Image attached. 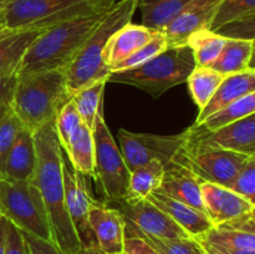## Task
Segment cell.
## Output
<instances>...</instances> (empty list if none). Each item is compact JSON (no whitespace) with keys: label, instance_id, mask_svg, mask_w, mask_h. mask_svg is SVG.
<instances>
[{"label":"cell","instance_id":"cell-1","mask_svg":"<svg viewBox=\"0 0 255 254\" xmlns=\"http://www.w3.org/2000/svg\"><path fill=\"white\" fill-rule=\"evenodd\" d=\"M36 167L31 182L39 188L44 201L54 243L64 254H79L81 246L65 203L62 158L54 120L34 133Z\"/></svg>","mask_w":255,"mask_h":254},{"label":"cell","instance_id":"cell-34","mask_svg":"<svg viewBox=\"0 0 255 254\" xmlns=\"http://www.w3.org/2000/svg\"><path fill=\"white\" fill-rule=\"evenodd\" d=\"M21 128L22 125L12 110L11 102L0 107V178L7 153Z\"/></svg>","mask_w":255,"mask_h":254},{"label":"cell","instance_id":"cell-22","mask_svg":"<svg viewBox=\"0 0 255 254\" xmlns=\"http://www.w3.org/2000/svg\"><path fill=\"white\" fill-rule=\"evenodd\" d=\"M254 40L227 39L221 54L208 67L223 76L254 70Z\"/></svg>","mask_w":255,"mask_h":254},{"label":"cell","instance_id":"cell-48","mask_svg":"<svg viewBox=\"0 0 255 254\" xmlns=\"http://www.w3.org/2000/svg\"><path fill=\"white\" fill-rule=\"evenodd\" d=\"M5 29V20H4V10L0 11V30Z\"/></svg>","mask_w":255,"mask_h":254},{"label":"cell","instance_id":"cell-36","mask_svg":"<svg viewBox=\"0 0 255 254\" xmlns=\"http://www.w3.org/2000/svg\"><path fill=\"white\" fill-rule=\"evenodd\" d=\"M81 119H80L77 110L75 107L74 101L71 99L59 110L56 117L54 120L55 131H56L57 138H59L60 146L64 149L69 142L70 137L74 134L77 127L81 125Z\"/></svg>","mask_w":255,"mask_h":254},{"label":"cell","instance_id":"cell-31","mask_svg":"<svg viewBox=\"0 0 255 254\" xmlns=\"http://www.w3.org/2000/svg\"><path fill=\"white\" fill-rule=\"evenodd\" d=\"M125 236L139 237L159 254H206L201 244L194 238L167 239L147 236L137 231L131 223L126 221H125Z\"/></svg>","mask_w":255,"mask_h":254},{"label":"cell","instance_id":"cell-46","mask_svg":"<svg viewBox=\"0 0 255 254\" xmlns=\"http://www.w3.org/2000/svg\"><path fill=\"white\" fill-rule=\"evenodd\" d=\"M12 32H15V31L6 29V27H5V29H1V30H0V39H4V37L9 36V35L12 34Z\"/></svg>","mask_w":255,"mask_h":254},{"label":"cell","instance_id":"cell-10","mask_svg":"<svg viewBox=\"0 0 255 254\" xmlns=\"http://www.w3.org/2000/svg\"><path fill=\"white\" fill-rule=\"evenodd\" d=\"M117 137L124 161L131 172L153 159L161 162L164 167L172 163L186 146L188 131L186 129L181 133L171 136H159L151 133H136L121 128Z\"/></svg>","mask_w":255,"mask_h":254},{"label":"cell","instance_id":"cell-29","mask_svg":"<svg viewBox=\"0 0 255 254\" xmlns=\"http://www.w3.org/2000/svg\"><path fill=\"white\" fill-rule=\"evenodd\" d=\"M224 76L208 66H196L187 79L189 92L199 111L207 106Z\"/></svg>","mask_w":255,"mask_h":254},{"label":"cell","instance_id":"cell-23","mask_svg":"<svg viewBox=\"0 0 255 254\" xmlns=\"http://www.w3.org/2000/svg\"><path fill=\"white\" fill-rule=\"evenodd\" d=\"M62 151L71 166L80 173L96 179L95 169V143L92 129L81 122Z\"/></svg>","mask_w":255,"mask_h":254},{"label":"cell","instance_id":"cell-20","mask_svg":"<svg viewBox=\"0 0 255 254\" xmlns=\"http://www.w3.org/2000/svg\"><path fill=\"white\" fill-rule=\"evenodd\" d=\"M252 92H255V70H248L239 74L224 76L223 81L216 90L207 106L199 111L194 125H201L207 117L213 115L214 112L224 109Z\"/></svg>","mask_w":255,"mask_h":254},{"label":"cell","instance_id":"cell-2","mask_svg":"<svg viewBox=\"0 0 255 254\" xmlns=\"http://www.w3.org/2000/svg\"><path fill=\"white\" fill-rule=\"evenodd\" d=\"M110 9L72 17L45 29L22 56L17 75L46 70L65 71Z\"/></svg>","mask_w":255,"mask_h":254},{"label":"cell","instance_id":"cell-9","mask_svg":"<svg viewBox=\"0 0 255 254\" xmlns=\"http://www.w3.org/2000/svg\"><path fill=\"white\" fill-rule=\"evenodd\" d=\"M249 157L252 156L193 144L187 138L186 146L174 161L191 169L201 182L229 187Z\"/></svg>","mask_w":255,"mask_h":254},{"label":"cell","instance_id":"cell-14","mask_svg":"<svg viewBox=\"0 0 255 254\" xmlns=\"http://www.w3.org/2000/svg\"><path fill=\"white\" fill-rule=\"evenodd\" d=\"M221 0H192L186 5L162 32L168 47L187 45V40L194 32L209 29Z\"/></svg>","mask_w":255,"mask_h":254},{"label":"cell","instance_id":"cell-33","mask_svg":"<svg viewBox=\"0 0 255 254\" xmlns=\"http://www.w3.org/2000/svg\"><path fill=\"white\" fill-rule=\"evenodd\" d=\"M251 16H255V0H221L209 30L216 32L229 22Z\"/></svg>","mask_w":255,"mask_h":254},{"label":"cell","instance_id":"cell-4","mask_svg":"<svg viewBox=\"0 0 255 254\" xmlns=\"http://www.w3.org/2000/svg\"><path fill=\"white\" fill-rule=\"evenodd\" d=\"M137 5L138 1L136 0H120L115 2L82 45L71 64L65 70L70 97L92 82L109 77L110 71L104 62L105 47L115 31L131 22Z\"/></svg>","mask_w":255,"mask_h":254},{"label":"cell","instance_id":"cell-43","mask_svg":"<svg viewBox=\"0 0 255 254\" xmlns=\"http://www.w3.org/2000/svg\"><path fill=\"white\" fill-rule=\"evenodd\" d=\"M203 243V242H199ZM206 244L207 247L214 251L218 254H255V252H248V251H241V249H234V248H227V247H219V246H211V244Z\"/></svg>","mask_w":255,"mask_h":254},{"label":"cell","instance_id":"cell-32","mask_svg":"<svg viewBox=\"0 0 255 254\" xmlns=\"http://www.w3.org/2000/svg\"><path fill=\"white\" fill-rule=\"evenodd\" d=\"M194 239L211 244V246L255 252V234L248 233V232L233 231V229L222 228V227H212L208 232Z\"/></svg>","mask_w":255,"mask_h":254},{"label":"cell","instance_id":"cell-37","mask_svg":"<svg viewBox=\"0 0 255 254\" xmlns=\"http://www.w3.org/2000/svg\"><path fill=\"white\" fill-rule=\"evenodd\" d=\"M228 188L255 204V156L247 159Z\"/></svg>","mask_w":255,"mask_h":254},{"label":"cell","instance_id":"cell-11","mask_svg":"<svg viewBox=\"0 0 255 254\" xmlns=\"http://www.w3.org/2000/svg\"><path fill=\"white\" fill-rule=\"evenodd\" d=\"M62 176H64L65 203L79 238L80 246L82 248V247L97 244L89 223L90 204L94 201V196L90 188V177L77 172L71 166L65 153L62 158Z\"/></svg>","mask_w":255,"mask_h":254},{"label":"cell","instance_id":"cell-7","mask_svg":"<svg viewBox=\"0 0 255 254\" xmlns=\"http://www.w3.org/2000/svg\"><path fill=\"white\" fill-rule=\"evenodd\" d=\"M0 214L21 232L54 242L44 201L31 181L0 178Z\"/></svg>","mask_w":255,"mask_h":254},{"label":"cell","instance_id":"cell-45","mask_svg":"<svg viewBox=\"0 0 255 254\" xmlns=\"http://www.w3.org/2000/svg\"><path fill=\"white\" fill-rule=\"evenodd\" d=\"M79 254H107L100 248L97 244H94V246H90V247H82L80 249V253Z\"/></svg>","mask_w":255,"mask_h":254},{"label":"cell","instance_id":"cell-27","mask_svg":"<svg viewBox=\"0 0 255 254\" xmlns=\"http://www.w3.org/2000/svg\"><path fill=\"white\" fill-rule=\"evenodd\" d=\"M106 84L107 79L97 80L89 86L79 90L76 94L71 96L80 119L91 129L94 128L97 115L104 111L102 110V97H104Z\"/></svg>","mask_w":255,"mask_h":254},{"label":"cell","instance_id":"cell-16","mask_svg":"<svg viewBox=\"0 0 255 254\" xmlns=\"http://www.w3.org/2000/svg\"><path fill=\"white\" fill-rule=\"evenodd\" d=\"M89 223L97 246L107 254H124L125 218L110 204L94 198L89 209Z\"/></svg>","mask_w":255,"mask_h":254},{"label":"cell","instance_id":"cell-28","mask_svg":"<svg viewBox=\"0 0 255 254\" xmlns=\"http://www.w3.org/2000/svg\"><path fill=\"white\" fill-rule=\"evenodd\" d=\"M226 41L227 37L209 29H203L192 34L187 40V45L193 52L196 66L204 67L216 61Z\"/></svg>","mask_w":255,"mask_h":254},{"label":"cell","instance_id":"cell-8","mask_svg":"<svg viewBox=\"0 0 255 254\" xmlns=\"http://www.w3.org/2000/svg\"><path fill=\"white\" fill-rule=\"evenodd\" d=\"M92 136L95 143L96 182L104 196V203L115 206L126 198L129 171L107 127L104 119V111L97 115L92 128Z\"/></svg>","mask_w":255,"mask_h":254},{"label":"cell","instance_id":"cell-17","mask_svg":"<svg viewBox=\"0 0 255 254\" xmlns=\"http://www.w3.org/2000/svg\"><path fill=\"white\" fill-rule=\"evenodd\" d=\"M201 184V179L191 169L173 161L164 167V174L162 177L161 184L154 191L204 212Z\"/></svg>","mask_w":255,"mask_h":254},{"label":"cell","instance_id":"cell-12","mask_svg":"<svg viewBox=\"0 0 255 254\" xmlns=\"http://www.w3.org/2000/svg\"><path fill=\"white\" fill-rule=\"evenodd\" d=\"M188 142L212 148L255 156V114L216 131L193 125L188 129Z\"/></svg>","mask_w":255,"mask_h":254},{"label":"cell","instance_id":"cell-15","mask_svg":"<svg viewBox=\"0 0 255 254\" xmlns=\"http://www.w3.org/2000/svg\"><path fill=\"white\" fill-rule=\"evenodd\" d=\"M202 201L204 212L213 227L236 219L244 214L253 213L255 204L228 187L211 182H202Z\"/></svg>","mask_w":255,"mask_h":254},{"label":"cell","instance_id":"cell-44","mask_svg":"<svg viewBox=\"0 0 255 254\" xmlns=\"http://www.w3.org/2000/svg\"><path fill=\"white\" fill-rule=\"evenodd\" d=\"M7 219L0 214V254H5V242H6Z\"/></svg>","mask_w":255,"mask_h":254},{"label":"cell","instance_id":"cell-18","mask_svg":"<svg viewBox=\"0 0 255 254\" xmlns=\"http://www.w3.org/2000/svg\"><path fill=\"white\" fill-rule=\"evenodd\" d=\"M147 201L161 209L172 221L176 222L192 238H198L213 227L204 212L198 211L188 204L171 198L163 193L153 191L148 194Z\"/></svg>","mask_w":255,"mask_h":254},{"label":"cell","instance_id":"cell-21","mask_svg":"<svg viewBox=\"0 0 255 254\" xmlns=\"http://www.w3.org/2000/svg\"><path fill=\"white\" fill-rule=\"evenodd\" d=\"M36 167L34 133L22 127L17 133L4 164L1 178L12 181H31Z\"/></svg>","mask_w":255,"mask_h":254},{"label":"cell","instance_id":"cell-5","mask_svg":"<svg viewBox=\"0 0 255 254\" xmlns=\"http://www.w3.org/2000/svg\"><path fill=\"white\" fill-rule=\"evenodd\" d=\"M194 67L196 61L188 45L167 47L139 66L110 72L107 82L131 85L156 100L172 87L186 82Z\"/></svg>","mask_w":255,"mask_h":254},{"label":"cell","instance_id":"cell-3","mask_svg":"<svg viewBox=\"0 0 255 254\" xmlns=\"http://www.w3.org/2000/svg\"><path fill=\"white\" fill-rule=\"evenodd\" d=\"M70 99L64 70H46L17 75L11 107L22 127L35 133L55 120L59 110Z\"/></svg>","mask_w":255,"mask_h":254},{"label":"cell","instance_id":"cell-49","mask_svg":"<svg viewBox=\"0 0 255 254\" xmlns=\"http://www.w3.org/2000/svg\"><path fill=\"white\" fill-rule=\"evenodd\" d=\"M10 0H0V11H2V10L6 7V5L9 4Z\"/></svg>","mask_w":255,"mask_h":254},{"label":"cell","instance_id":"cell-24","mask_svg":"<svg viewBox=\"0 0 255 254\" xmlns=\"http://www.w3.org/2000/svg\"><path fill=\"white\" fill-rule=\"evenodd\" d=\"M164 174V166L158 161H149L129 172L128 191L125 201L137 202L146 199L149 193L161 184Z\"/></svg>","mask_w":255,"mask_h":254},{"label":"cell","instance_id":"cell-41","mask_svg":"<svg viewBox=\"0 0 255 254\" xmlns=\"http://www.w3.org/2000/svg\"><path fill=\"white\" fill-rule=\"evenodd\" d=\"M124 254H159L137 236H125Z\"/></svg>","mask_w":255,"mask_h":254},{"label":"cell","instance_id":"cell-25","mask_svg":"<svg viewBox=\"0 0 255 254\" xmlns=\"http://www.w3.org/2000/svg\"><path fill=\"white\" fill-rule=\"evenodd\" d=\"M42 31L44 30L15 31L9 36L0 39V76L19 67L26 50Z\"/></svg>","mask_w":255,"mask_h":254},{"label":"cell","instance_id":"cell-50","mask_svg":"<svg viewBox=\"0 0 255 254\" xmlns=\"http://www.w3.org/2000/svg\"><path fill=\"white\" fill-rule=\"evenodd\" d=\"M136 1H139V0H136Z\"/></svg>","mask_w":255,"mask_h":254},{"label":"cell","instance_id":"cell-19","mask_svg":"<svg viewBox=\"0 0 255 254\" xmlns=\"http://www.w3.org/2000/svg\"><path fill=\"white\" fill-rule=\"evenodd\" d=\"M158 30L149 29L144 25H137L128 22L120 27L112 34L107 41L104 51V62L109 71L117 64L131 56L136 50L149 41Z\"/></svg>","mask_w":255,"mask_h":254},{"label":"cell","instance_id":"cell-35","mask_svg":"<svg viewBox=\"0 0 255 254\" xmlns=\"http://www.w3.org/2000/svg\"><path fill=\"white\" fill-rule=\"evenodd\" d=\"M167 47H168V45H167V40L164 34L162 31H157V34L147 44H144L143 46L136 50L131 56H128L122 62L117 64L116 66L112 67V70L110 72L124 71V70H129L139 66V65L144 64L146 61L151 60L156 55H158L163 50H166Z\"/></svg>","mask_w":255,"mask_h":254},{"label":"cell","instance_id":"cell-47","mask_svg":"<svg viewBox=\"0 0 255 254\" xmlns=\"http://www.w3.org/2000/svg\"><path fill=\"white\" fill-rule=\"evenodd\" d=\"M197 242H198V241H197ZM198 243H199V242H198ZM199 244H201V247L203 248L204 253H206V254H218V253H216L214 251H212V249L209 248V247H207L206 244H203V243H199Z\"/></svg>","mask_w":255,"mask_h":254},{"label":"cell","instance_id":"cell-30","mask_svg":"<svg viewBox=\"0 0 255 254\" xmlns=\"http://www.w3.org/2000/svg\"><path fill=\"white\" fill-rule=\"evenodd\" d=\"M253 114H255V92L246 95L234 101L233 104L214 112L213 115L207 117L201 125H196V126H201L207 131H216Z\"/></svg>","mask_w":255,"mask_h":254},{"label":"cell","instance_id":"cell-6","mask_svg":"<svg viewBox=\"0 0 255 254\" xmlns=\"http://www.w3.org/2000/svg\"><path fill=\"white\" fill-rule=\"evenodd\" d=\"M117 0H10L5 27L12 31L45 30L62 21L110 9Z\"/></svg>","mask_w":255,"mask_h":254},{"label":"cell","instance_id":"cell-38","mask_svg":"<svg viewBox=\"0 0 255 254\" xmlns=\"http://www.w3.org/2000/svg\"><path fill=\"white\" fill-rule=\"evenodd\" d=\"M255 16L246 17V19L236 20L224 25L217 30V34L227 37V39L238 40H254Z\"/></svg>","mask_w":255,"mask_h":254},{"label":"cell","instance_id":"cell-26","mask_svg":"<svg viewBox=\"0 0 255 254\" xmlns=\"http://www.w3.org/2000/svg\"><path fill=\"white\" fill-rule=\"evenodd\" d=\"M192 0H139L142 25L162 31L167 24Z\"/></svg>","mask_w":255,"mask_h":254},{"label":"cell","instance_id":"cell-42","mask_svg":"<svg viewBox=\"0 0 255 254\" xmlns=\"http://www.w3.org/2000/svg\"><path fill=\"white\" fill-rule=\"evenodd\" d=\"M17 77V69L0 76V107L11 102L12 91Z\"/></svg>","mask_w":255,"mask_h":254},{"label":"cell","instance_id":"cell-13","mask_svg":"<svg viewBox=\"0 0 255 254\" xmlns=\"http://www.w3.org/2000/svg\"><path fill=\"white\" fill-rule=\"evenodd\" d=\"M115 208L121 212L125 221L131 223L137 231L147 236L167 239L192 238L164 212L157 208L147 199L137 202H121L115 204Z\"/></svg>","mask_w":255,"mask_h":254},{"label":"cell","instance_id":"cell-40","mask_svg":"<svg viewBox=\"0 0 255 254\" xmlns=\"http://www.w3.org/2000/svg\"><path fill=\"white\" fill-rule=\"evenodd\" d=\"M30 254H64L54 242H47L29 233L21 232Z\"/></svg>","mask_w":255,"mask_h":254},{"label":"cell","instance_id":"cell-39","mask_svg":"<svg viewBox=\"0 0 255 254\" xmlns=\"http://www.w3.org/2000/svg\"><path fill=\"white\" fill-rule=\"evenodd\" d=\"M5 254H30L21 231L7 221Z\"/></svg>","mask_w":255,"mask_h":254}]
</instances>
